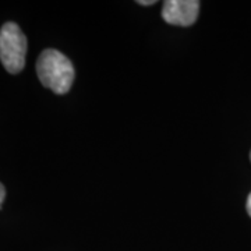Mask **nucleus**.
<instances>
[{
  "instance_id": "nucleus-7",
  "label": "nucleus",
  "mask_w": 251,
  "mask_h": 251,
  "mask_svg": "<svg viewBox=\"0 0 251 251\" xmlns=\"http://www.w3.org/2000/svg\"><path fill=\"white\" fill-rule=\"evenodd\" d=\"M250 159H251V152H250Z\"/></svg>"
},
{
  "instance_id": "nucleus-5",
  "label": "nucleus",
  "mask_w": 251,
  "mask_h": 251,
  "mask_svg": "<svg viewBox=\"0 0 251 251\" xmlns=\"http://www.w3.org/2000/svg\"><path fill=\"white\" fill-rule=\"evenodd\" d=\"M155 3H156L155 0H151V1H147V0L143 1V0H140V1H138V4H143V6H151V4H155Z\"/></svg>"
},
{
  "instance_id": "nucleus-6",
  "label": "nucleus",
  "mask_w": 251,
  "mask_h": 251,
  "mask_svg": "<svg viewBox=\"0 0 251 251\" xmlns=\"http://www.w3.org/2000/svg\"><path fill=\"white\" fill-rule=\"evenodd\" d=\"M247 212H249V215L251 216V193L249 198H247Z\"/></svg>"
},
{
  "instance_id": "nucleus-2",
  "label": "nucleus",
  "mask_w": 251,
  "mask_h": 251,
  "mask_svg": "<svg viewBox=\"0 0 251 251\" xmlns=\"http://www.w3.org/2000/svg\"><path fill=\"white\" fill-rule=\"evenodd\" d=\"M27 38L16 23L0 28V62L10 74H18L25 66Z\"/></svg>"
},
{
  "instance_id": "nucleus-3",
  "label": "nucleus",
  "mask_w": 251,
  "mask_h": 251,
  "mask_svg": "<svg viewBox=\"0 0 251 251\" xmlns=\"http://www.w3.org/2000/svg\"><path fill=\"white\" fill-rule=\"evenodd\" d=\"M200 11L197 0H168L163 3L162 17L172 25L188 27L196 23Z\"/></svg>"
},
{
  "instance_id": "nucleus-4",
  "label": "nucleus",
  "mask_w": 251,
  "mask_h": 251,
  "mask_svg": "<svg viewBox=\"0 0 251 251\" xmlns=\"http://www.w3.org/2000/svg\"><path fill=\"white\" fill-rule=\"evenodd\" d=\"M4 197H6V190H4V186L0 183V208H1V204L4 201Z\"/></svg>"
},
{
  "instance_id": "nucleus-1",
  "label": "nucleus",
  "mask_w": 251,
  "mask_h": 251,
  "mask_svg": "<svg viewBox=\"0 0 251 251\" xmlns=\"http://www.w3.org/2000/svg\"><path fill=\"white\" fill-rule=\"evenodd\" d=\"M38 78L45 88L52 90L57 95L69 92L74 81L73 63L56 49H46L39 54L36 62Z\"/></svg>"
}]
</instances>
